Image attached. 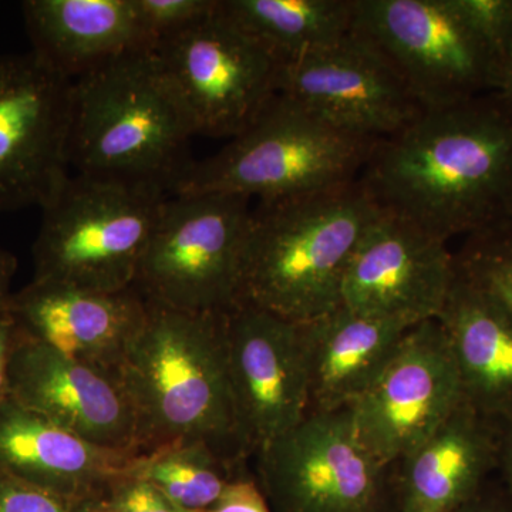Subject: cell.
I'll use <instances>...</instances> for the list:
<instances>
[{"instance_id": "obj_36", "label": "cell", "mask_w": 512, "mask_h": 512, "mask_svg": "<svg viewBox=\"0 0 512 512\" xmlns=\"http://www.w3.org/2000/svg\"><path fill=\"white\" fill-rule=\"evenodd\" d=\"M503 224L512 225V201L510 205V211H508L507 220H505Z\"/></svg>"}, {"instance_id": "obj_4", "label": "cell", "mask_w": 512, "mask_h": 512, "mask_svg": "<svg viewBox=\"0 0 512 512\" xmlns=\"http://www.w3.org/2000/svg\"><path fill=\"white\" fill-rule=\"evenodd\" d=\"M359 178L251 210L238 303L289 322H311L340 306L343 276L377 214Z\"/></svg>"}, {"instance_id": "obj_22", "label": "cell", "mask_w": 512, "mask_h": 512, "mask_svg": "<svg viewBox=\"0 0 512 512\" xmlns=\"http://www.w3.org/2000/svg\"><path fill=\"white\" fill-rule=\"evenodd\" d=\"M33 52L69 79L147 46L133 0H26Z\"/></svg>"}, {"instance_id": "obj_1", "label": "cell", "mask_w": 512, "mask_h": 512, "mask_svg": "<svg viewBox=\"0 0 512 512\" xmlns=\"http://www.w3.org/2000/svg\"><path fill=\"white\" fill-rule=\"evenodd\" d=\"M360 183L384 211L434 237L503 224L512 201V103L485 93L424 110L380 141Z\"/></svg>"}, {"instance_id": "obj_21", "label": "cell", "mask_w": 512, "mask_h": 512, "mask_svg": "<svg viewBox=\"0 0 512 512\" xmlns=\"http://www.w3.org/2000/svg\"><path fill=\"white\" fill-rule=\"evenodd\" d=\"M410 328L397 320L360 315L342 305L301 323L309 413L348 410L375 382Z\"/></svg>"}, {"instance_id": "obj_12", "label": "cell", "mask_w": 512, "mask_h": 512, "mask_svg": "<svg viewBox=\"0 0 512 512\" xmlns=\"http://www.w3.org/2000/svg\"><path fill=\"white\" fill-rule=\"evenodd\" d=\"M464 402L453 353L439 320L404 333L382 372L349 407L357 439L393 468Z\"/></svg>"}, {"instance_id": "obj_9", "label": "cell", "mask_w": 512, "mask_h": 512, "mask_svg": "<svg viewBox=\"0 0 512 512\" xmlns=\"http://www.w3.org/2000/svg\"><path fill=\"white\" fill-rule=\"evenodd\" d=\"M353 30L393 64L424 110L490 93L500 57L453 0H353Z\"/></svg>"}, {"instance_id": "obj_18", "label": "cell", "mask_w": 512, "mask_h": 512, "mask_svg": "<svg viewBox=\"0 0 512 512\" xmlns=\"http://www.w3.org/2000/svg\"><path fill=\"white\" fill-rule=\"evenodd\" d=\"M141 456L97 446L6 397L0 403V468L89 510Z\"/></svg>"}, {"instance_id": "obj_33", "label": "cell", "mask_w": 512, "mask_h": 512, "mask_svg": "<svg viewBox=\"0 0 512 512\" xmlns=\"http://www.w3.org/2000/svg\"><path fill=\"white\" fill-rule=\"evenodd\" d=\"M490 93L498 94L512 103V53L500 57L495 64Z\"/></svg>"}, {"instance_id": "obj_27", "label": "cell", "mask_w": 512, "mask_h": 512, "mask_svg": "<svg viewBox=\"0 0 512 512\" xmlns=\"http://www.w3.org/2000/svg\"><path fill=\"white\" fill-rule=\"evenodd\" d=\"M463 16L498 57L512 53V0H453Z\"/></svg>"}, {"instance_id": "obj_30", "label": "cell", "mask_w": 512, "mask_h": 512, "mask_svg": "<svg viewBox=\"0 0 512 512\" xmlns=\"http://www.w3.org/2000/svg\"><path fill=\"white\" fill-rule=\"evenodd\" d=\"M205 512H272L261 487L252 478L238 476L210 510Z\"/></svg>"}, {"instance_id": "obj_31", "label": "cell", "mask_w": 512, "mask_h": 512, "mask_svg": "<svg viewBox=\"0 0 512 512\" xmlns=\"http://www.w3.org/2000/svg\"><path fill=\"white\" fill-rule=\"evenodd\" d=\"M15 340V323L9 312L0 315V403L8 397V365Z\"/></svg>"}, {"instance_id": "obj_6", "label": "cell", "mask_w": 512, "mask_h": 512, "mask_svg": "<svg viewBox=\"0 0 512 512\" xmlns=\"http://www.w3.org/2000/svg\"><path fill=\"white\" fill-rule=\"evenodd\" d=\"M156 188L77 173L42 208L35 281L97 292L133 288L161 204Z\"/></svg>"}, {"instance_id": "obj_10", "label": "cell", "mask_w": 512, "mask_h": 512, "mask_svg": "<svg viewBox=\"0 0 512 512\" xmlns=\"http://www.w3.org/2000/svg\"><path fill=\"white\" fill-rule=\"evenodd\" d=\"M73 80L33 50L0 55V212L43 207L70 167Z\"/></svg>"}, {"instance_id": "obj_24", "label": "cell", "mask_w": 512, "mask_h": 512, "mask_svg": "<svg viewBox=\"0 0 512 512\" xmlns=\"http://www.w3.org/2000/svg\"><path fill=\"white\" fill-rule=\"evenodd\" d=\"M237 464L205 444H177L144 454L133 467L183 510L205 512L239 476Z\"/></svg>"}, {"instance_id": "obj_29", "label": "cell", "mask_w": 512, "mask_h": 512, "mask_svg": "<svg viewBox=\"0 0 512 512\" xmlns=\"http://www.w3.org/2000/svg\"><path fill=\"white\" fill-rule=\"evenodd\" d=\"M0 512H82L0 468Z\"/></svg>"}, {"instance_id": "obj_3", "label": "cell", "mask_w": 512, "mask_h": 512, "mask_svg": "<svg viewBox=\"0 0 512 512\" xmlns=\"http://www.w3.org/2000/svg\"><path fill=\"white\" fill-rule=\"evenodd\" d=\"M195 136L153 47H137L73 80L70 165L77 173L171 195L195 163Z\"/></svg>"}, {"instance_id": "obj_2", "label": "cell", "mask_w": 512, "mask_h": 512, "mask_svg": "<svg viewBox=\"0 0 512 512\" xmlns=\"http://www.w3.org/2000/svg\"><path fill=\"white\" fill-rule=\"evenodd\" d=\"M225 315L147 302L146 320L117 370L136 413L141 456L195 443L237 466L247 456L229 379Z\"/></svg>"}, {"instance_id": "obj_26", "label": "cell", "mask_w": 512, "mask_h": 512, "mask_svg": "<svg viewBox=\"0 0 512 512\" xmlns=\"http://www.w3.org/2000/svg\"><path fill=\"white\" fill-rule=\"evenodd\" d=\"M147 46L178 35L218 9V0H133Z\"/></svg>"}, {"instance_id": "obj_20", "label": "cell", "mask_w": 512, "mask_h": 512, "mask_svg": "<svg viewBox=\"0 0 512 512\" xmlns=\"http://www.w3.org/2000/svg\"><path fill=\"white\" fill-rule=\"evenodd\" d=\"M463 399L478 413L512 423V312L456 266L439 318Z\"/></svg>"}, {"instance_id": "obj_35", "label": "cell", "mask_w": 512, "mask_h": 512, "mask_svg": "<svg viewBox=\"0 0 512 512\" xmlns=\"http://www.w3.org/2000/svg\"><path fill=\"white\" fill-rule=\"evenodd\" d=\"M503 471L508 495L512 500V423L504 429L503 447H501L500 467Z\"/></svg>"}, {"instance_id": "obj_11", "label": "cell", "mask_w": 512, "mask_h": 512, "mask_svg": "<svg viewBox=\"0 0 512 512\" xmlns=\"http://www.w3.org/2000/svg\"><path fill=\"white\" fill-rule=\"evenodd\" d=\"M180 94L197 136L232 137L278 92L279 63L218 9L153 47Z\"/></svg>"}, {"instance_id": "obj_14", "label": "cell", "mask_w": 512, "mask_h": 512, "mask_svg": "<svg viewBox=\"0 0 512 512\" xmlns=\"http://www.w3.org/2000/svg\"><path fill=\"white\" fill-rule=\"evenodd\" d=\"M447 244L380 208L350 256L340 305L409 326L439 318L456 278Z\"/></svg>"}, {"instance_id": "obj_7", "label": "cell", "mask_w": 512, "mask_h": 512, "mask_svg": "<svg viewBox=\"0 0 512 512\" xmlns=\"http://www.w3.org/2000/svg\"><path fill=\"white\" fill-rule=\"evenodd\" d=\"M249 217V200L237 195H168L141 256L134 288L147 302L177 311H232L238 305Z\"/></svg>"}, {"instance_id": "obj_25", "label": "cell", "mask_w": 512, "mask_h": 512, "mask_svg": "<svg viewBox=\"0 0 512 512\" xmlns=\"http://www.w3.org/2000/svg\"><path fill=\"white\" fill-rule=\"evenodd\" d=\"M466 238L454 255L457 268L512 312V225H494Z\"/></svg>"}, {"instance_id": "obj_37", "label": "cell", "mask_w": 512, "mask_h": 512, "mask_svg": "<svg viewBox=\"0 0 512 512\" xmlns=\"http://www.w3.org/2000/svg\"><path fill=\"white\" fill-rule=\"evenodd\" d=\"M82 512H99V511H94V510H84Z\"/></svg>"}, {"instance_id": "obj_23", "label": "cell", "mask_w": 512, "mask_h": 512, "mask_svg": "<svg viewBox=\"0 0 512 512\" xmlns=\"http://www.w3.org/2000/svg\"><path fill=\"white\" fill-rule=\"evenodd\" d=\"M220 13L279 64L333 45L353 29V0H220Z\"/></svg>"}, {"instance_id": "obj_34", "label": "cell", "mask_w": 512, "mask_h": 512, "mask_svg": "<svg viewBox=\"0 0 512 512\" xmlns=\"http://www.w3.org/2000/svg\"><path fill=\"white\" fill-rule=\"evenodd\" d=\"M510 497V495H508ZM457 512H512L511 498H501L497 495L484 493V490L474 500L464 505Z\"/></svg>"}, {"instance_id": "obj_28", "label": "cell", "mask_w": 512, "mask_h": 512, "mask_svg": "<svg viewBox=\"0 0 512 512\" xmlns=\"http://www.w3.org/2000/svg\"><path fill=\"white\" fill-rule=\"evenodd\" d=\"M89 510L99 512H191L175 505L167 495L137 476L131 468L128 473L110 484L99 503Z\"/></svg>"}, {"instance_id": "obj_5", "label": "cell", "mask_w": 512, "mask_h": 512, "mask_svg": "<svg viewBox=\"0 0 512 512\" xmlns=\"http://www.w3.org/2000/svg\"><path fill=\"white\" fill-rule=\"evenodd\" d=\"M379 143L342 133L276 94L218 153L195 161L174 194L291 200L356 181Z\"/></svg>"}, {"instance_id": "obj_13", "label": "cell", "mask_w": 512, "mask_h": 512, "mask_svg": "<svg viewBox=\"0 0 512 512\" xmlns=\"http://www.w3.org/2000/svg\"><path fill=\"white\" fill-rule=\"evenodd\" d=\"M276 92L369 141L393 137L424 111L393 64L353 29L333 45L279 64Z\"/></svg>"}, {"instance_id": "obj_15", "label": "cell", "mask_w": 512, "mask_h": 512, "mask_svg": "<svg viewBox=\"0 0 512 512\" xmlns=\"http://www.w3.org/2000/svg\"><path fill=\"white\" fill-rule=\"evenodd\" d=\"M229 379L248 454L309 413L308 372L298 323L247 303L225 315Z\"/></svg>"}, {"instance_id": "obj_32", "label": "cell", "mask_w": 512, "mask_h": 512, "mask_svg": "<svg viewBox=\"0 0 512 512\" xmlns=\"http://www.w3.org/2000/svg\"><path fill=\"white\" fill-rule=\"evenodd\" d=\"M18 269V259L12 252L0 247V315L8 312L12 299V282Z\"/></svg>"}, {"instance_id": "obj_16", "label": "cell", "mask_w": 512, "mask_h": 512, "mask_svg": "<svg viewBox=\"0 0 512 512\" xmlns=\"http://www.w3.org/2000/svg\"><path fill=\"white\" fill-rule=\"evenodd\" d=\"M8 397L90 443L141 456L136 413L119 375L23 338L16 329Z\"/></svg>"}, {"instance_id": "obj_19", "label": "cell", "mask_w": 512, "mask_h": 512, "mask_svg": "<svg viewBox=\"0 0 512 512\" xmlns=\"http://www.w3.org/2000/svg\"><path fill=\"white\" fill-rule=\"evenodd\" d=\"M505 424L460 404L393 477L396 512H457L483 491L500 467Z\"/></svg>"}, {"instance_id": "obj_17", "label": "cell", "mask_w": 512, "mask_h": 512, "mask_svg": "<svg viewBox=\"0 0 512 512\" xmlns=\"http://www.w3.org/2000/svg\"><path fill=\"white\" fill-rule=\"evenodd\" d=\"M9 315L20 336L116 373L147 316L136 288L97 292L35 281L13 292Z\"/></svg>"}, {"instance_id": "obj_8", "label": "cell", "mask_w": 512, "mask_h": 512, "mask_svg": "<svg viewBox=\"0 0 512 512\" xmlns=\"http://www.w3.org/2000/svg\"><path fill=\"white\" fill-rule=\"evenodd\" d=\"M256 453L272 512H396L392 468L357 439L349 410L308 413Z\"/></svg>"}]
</instances>
